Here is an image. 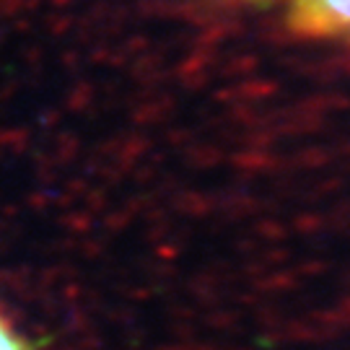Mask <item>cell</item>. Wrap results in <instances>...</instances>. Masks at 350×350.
Listing matches in <instances>:
<instances>
[{
    "label": "cell",
    "instance_id": "1",
    "mask_svg": "<svg viewBox=\"0 0 350 350\" xmlns=\"http://www.w3.org/2000/svg\"><path fill=\"white\" fill-rule=\"evenodd\" d=\"M288 26L309 39L350 37V0H288Z\"/></svg>",
    "mask_w": 350,
    "mask_h": 350
},
{
    "label": "cell",
    "instance_id": "2",
    "mask_svg": "<svg viewBox=\"0 0 350 350\" xmlns=\"http://www.w3.org/2000/svg\"><path fill=\"white\" fill-rule=\"evenodd\" d=\"M0 350H34L31 342L8 322L3 312H0Z\"/></svg>",
    "mask_w": 350,
    "mask_h": 350
}]
</instances>
